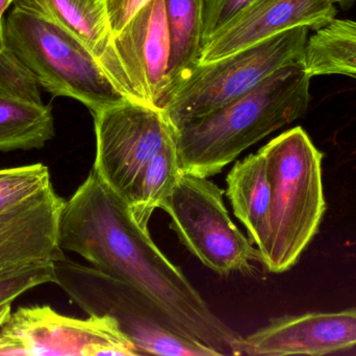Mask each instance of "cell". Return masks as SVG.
I'll return each mask as SVG.
<instances>
[{
	"label": "cell",
	"instance_id": "cell-1",
	"mask_svg": "<svg viewBox=\"0 0 356 356\" xmlns=\"http://www.w3.org/2000/svg\"><path fill=\"white\" fill-rule=\"evenodd\" d=\"M62 250L124 282L156 302L188 338L220 355H243V338L209 309L179 267L139 225L129 205L94 169L65 203L58 225Z\"/></svg>",
	"mask_w": 356,
	"mask_h": 356
},
{
	"label": "cell",
	"instance_id": "cell-2",
	"mask_svg": "<svg viewBox=\"0 0 356 356\" xmlns=\"http://www.w3.org/2000/svg\"><path fill=\"white\" fill-rule=\"evenodd\" d=\"M312 77L305 61L278 69L253 89L175 127L182 173L209 178L309 108Z\"/></svg>",
	"mask_w": 356,
	"mask_h": 356
},
{
	"label": "cell",
	"instance_id": "cell-3",
	"mask_svg": "<svg viewBox=\"0 0 356 356\" xmlns=\"http://www.w3.org/2000/svg\"><path fill=\"white\" fill-rule=\"evenodd\" d=\"M259 150L271 186L269 232L259 251L261 263L270 273L282 274L296 265L325 213L323 154L301 127L284 132Z\"/></svg>",
	"mask_w": 356,
	"mask_h": 356
},
{
	"label": "cell",
	"instance_id": "cell-4",
	"mask_svg": "<svg viewBox=\"0 0 356 356\" xmlns=\"http://www.w3.org/2000/svg\"><path fill=\"white\" fill-rule=\"evenodd\" d=\"M3 31L6 46L52 96L74 98L92 115L129 100L94 52L56 21L14 4Z\"/></svg>",
	"mask_w": 356,
	"mask_h": 356
},
{
	"label": "cell",
	"instance_id": "cell-5",
	"mask_svg": "<svg viewBox=\"0 0 356 356\" xmlns=\"http://www.w3.org/2000/svg\"><path fill=\"white\" fill-rule=\"evenodd\" d=\"M54 284L89 316L111 317L142 355L218 356L188 338L172 319L133 286L66 256L54 263Z\"/></svg>",
	"mask_w": 356,
	"mask_h": 356
},
{
	"label": "cell",
	"instance_id": "cell-6",
	"mask_svg": "<svg viewBox=\"0 0 356 356\" xmlns=\"http://www.w3.org/2000/svg\"><path fill=\"white\" fill-rule=\"evenodd\" d=\"M309 29L297 26L209 63L196 65L158 105L177 127L243 95L274 72L305 58Z\"/></svg>",
	"mask_w": 356,
	"mask_h": 356
},
{
	"label": "cell",
	"instance_id": "cell-7",
	"mask_svg": "<svg viewBox=\"0 0 356 356\" xmlns=\"http://www.w3.org/2000/svg\"><path fill=\"white\" fill-rule=\"evenodd\" d=\"M160 208L171 217L181 244L215 273L250 272L251 263H261L259 249L230 219L223 192L207 178L181 171Z\"/></svg>",
	"mask_w": 356,
	"mask_h": 356
},
{
	"label": "cell",
	"instance_id": "cell-8",
	"mask_svg": "<svg viewBox=\"0 0 356 356\" xmlns=\"http://www.w3.org/2000/svg\"><path fill=\"white\" fill-rule=\"evenodd\" d=\"M93 117V169L129 205L146 169L175 142V127L162 111L131 100L99 111Z\"/></svg>",
	"mask_w": 356,
	"mask_h": 356
},
{
	"label": "cell",
	"instance_id": "cell-9",
	"mask_svg": "<svg viewBox=\"0 0 356 356\" xmlns=\"http://www.w3.org/2000/svg\"><path fill=\"white\" fill-rule=\"evenodd\" d=\"M0 355H142L111 317L79 320L21 307L0 327Z\"/></svg>",
	"mask_w": 356,
	"mask_h": 356
},
{
	"label": "cell",
	"instance_id": "cell-10",
	"mask_svg": "<svg viewBox=\"0 0 356 356\" xmlns=\"http://www.w3.org/2000/svg\"><path fill=\"white\" fill-rule=\"evenodd\" d=\"M169 56L164 0H148L97 59L127 100L156 108L167 87Z\"/></svg>",
	"mask_w": 356,
	"mask_h": 356
},
{
	"label": "cell",
	"instance_id": "cell-11",
	"mask_svg": "<svg viewBox=\"0 0 356 356\" xmlns=\"http://www.w3.org/2000/svg\"><path fill=\"white\" fill-rule=\"evenodd\" d=\"M65 203L50 185L0 215V278L65 257L58 244Z\"/></svg>",
	"mask_w": 356,
	"mask_h": 356
},
{
	"label": "cell",
	"instance_id": "cell-12",
	"mask_svg": "<svg viewBox=\"0 0 356 356\" xmlns=\"http://www.w3.org/2000/svg\"><path fill=\"white\" fill-rule=\"evenodd\" d=\"M356 346V309L272 320L243 338V355H324Z\"/></svg>",
	"mask_w": 356,
	"mask_h": 356
},
{
	"label": "cell",
	"instance_id": "cell-13",
	"mask_svg": "<svg viewBox=\"0 0 356 356\" xmlns=\"http://www.w3.org/2000/svg\"><path fill=\"white\" fill-rule=\"evenodd\" d=\"M338 0H255L203 45L199 64L209 63L288 29H321L336 18Z\"/></svg>",
	"mask_w": 356,
	"mask_h": 356
},
{
	"label": "cell",
	"instance_id": "cell-14",
	"mask_svg": "<svg viewBox=\"0 0 356 356\" xmlns=\"http://www.w3.org/2000/svg\"><path fill=\"white\" fill-rule=\"evenodd\" d=\"M226 184L234 215L246 227L249 240L261 251L267 242L271 204L267 163L261 150L238 161L230 169Z\"/></svg>",
	"mask_w": 356,
	"mask_h": 356
},
{
	"label": "cell",
	"instance_id": "cell-15",
	"mask_svg": "<svg viewBox=\"0 0 356 356\" xmlns=\"http://www.w3.org/2000/svg\"><path fill=\"white\" fill-rule=\"evenodd\" d=\"M164 6L170 56L167 87L160 100L199 64L203 46L202 0H164Z\"/></svg>",
	"mask_w": 356,
	"mask_h": 356
},
{
	"label": "cell",
	"instance_id": "cell-16",
	"mask_svg": "<svg viewBox=\"0 0 356 356\" xmlns=\"http://www.w3.org/2000/svg\"><path fill=\"white\" fill-rule=\"evenodd\" d=\"M14 4L56 21L81 39L97 58L112 36L104 0H15Z\"/></svg>",
	"mask_w": 356,
	"mask_h": 356
},
{
	"label": "cell",
	"instance_id": "cell-17",
	"mask_svg": "<svg viewBox=\"0 0 356 356\" xmlns=\"http://www.w3.org/2000/svg\"><path fill=\"white\" fill-rule=\"evenodd\" d=\"M303 61L312 77L341 75L356 79V21L334 18L315 31Z\"/></svg>",
	"mask_w": 356,
	"mask_h": 356
},
{
	"label": "cell",
	"instance_id": "cell-18",
	"mask_svg": "<svg viewBox=\"0 0 356 356\" xmlns=\"http://www.w3.org/2000/svg\"><path fill=\"white\" fill-rule=\"evenodd\" d=\"M54 136L51 107L0 95V150L41 148Z\"/></svg>",
	"mask_w": 356,
	"mask_h": 356
},
{
	"label": "cell",
	"instance_id": "cell-19",
	"mask_svg": "<svg viewBox=\"0 0 356 356\" xmlns=\"http://www.w3.org/2000/svg\"><path fill=\"white\" fill-rule=\"evenodd\" d=\"M181 173L177 142L167 146L152 161L140 180L129 205L136 221L148 228L150 217L171 194Z\"/></svg>",
	"mask_w": 356,
	"mask_h": 356
},
{
	"label": "cell",
	"instance_id": "cell-20",
	"mask_svg": "<svg viewBox=\"0 0 356 356\" xmlns=\"http://www.w3.org/2000/svg\"><path fill=\"white\" fill-rule=\"evenodd\" d=\"M50 185L49 169L42 163L0 169V215Z\"/></svg>",
	"mask_w": 356,
	"mask_h": 356
},
{
	"label": "cell",
	"instance_id": "cell-21",
	"mask_svg": "<svg viewBox=\"0 0 356 356\" xmlns=\"http://www.w3.org/2000/svg\"><path fill=\"white\" fill-rule=\"evenodd\" d=\"M40 88L29 67L6 46L0 52V95L42 105Z\"/></svg>",
	"mask_w": 356,
	"mask_h": 356
},
{
	"label": "cell",
	"instance_id": "cell-22",
	"mask_svg": "<svg viewBox=\"0 0 356 356\" xmlns=\"http://www.w3.org/2000/svg\"><path fill=\"white\" fill-rule=\"evenodd\" d=\"M54 263L31 265L0 278V307L12 304L15 299L35 286L54 282Z\"/></svg>",
	"mask_w": 356,
	"mask_h": 356
},
{
	"label": "cell",
	"instance_id": "cell-23",
	"mask_svg": "<svg viewBox=\"0 0 356 356\" xmlns=\"http://www.w3.org/2000/svg\"><path fill=\"white\" fill-rule=\"evenodd\" d=\"M255 0H202V45ZM203 47V46H202Z\"/></svg>",
	"mask_w": 356,
	"mask_h": 356
},
{
	"label": "cell",
	"instance_id": "cell-24",
	"mask_svg": "<svg viewBox=\"0 0 356 356\" xmlns=\"http://www.w3.org/2000/svg\"><path fill=\"white\" fill-rule=\"evenodd\" d=\"M148 0H104L111 33H119Z\"/></svg>",
	"mask_w": 356,
	"mask_h": 356
},
{
	"label": "cell",
	"instance_id": "cell-25",
	"mask_svg": "<svg viewBox=\"0 0 356 356\" xmlns=\"http://www.w3.org/2000/svg\"><path fill=\"white\" fill-rule=\"evenodd\" d=\"M15 0H0V52L6 47V42H4V13L8 10L10 4L14 3Z\"/></svg>",
	"mask_w": 356,
	"mask_h": 356
},
{
	"label": "cell",
	"instance_id": "cell-26",
	"mask_svg": "<svg viewBox=\"0 0 356 356\" xmlns=\"http://www.w3.org/2000/svg\"><path fill=\"white\" fill-rule=\"evenodd\" d=\"M353 1H355V0H338L337 1V4H341L342 6H349L350 4L353 3Z\"/></svg>",
	"mask_w": 356,
	"mask_h": 356
}]
</instances>
